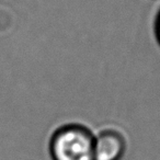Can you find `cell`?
Returning <instances> with one entry per match:
<instances>
[{"label": "cell", "mask_w": 160, "mask_h": 160, "mask_svg": "<svg viewBox=\"0 0 160 160\" xmlns=\"http://www.w3.org/2000/svg\"><path fill=\"white\" fill-rule=\"evenodd\" d=\"M49 150L53 160H94V135L85 125H62L54 132Z\"/></svg>", "instance_id": "1"}, {"label": "cell", "mask_w": 160, "mask_h": 160, "mask_svg": "<svg viewBox=\"0 0 160 160\" xmlns=\"http://www.w3.org/2000/svg\"><path fill=\"white\" fill-rule=\"evenodd\" d=\"M126 148V137L118 129H103L94 136V160H121Z\"/></svg>", "instance_id": "2"}, {"label": "cell", "mask_w": 160, "mask_h": 160, "mask_svg": "<svg viewBox=\"0 0 160 160\" xmlns=\"http://www.w3.org/2000/svg\"><path fill=\"white\" fill-rule=\"evenodd\" d=\"M152 30H153V36L155 40L157 42L158 46L160 47V8L158 9L157 13L153 19V24H152Z\"/></svg>", "instance_id": "3"}]
</instances>
